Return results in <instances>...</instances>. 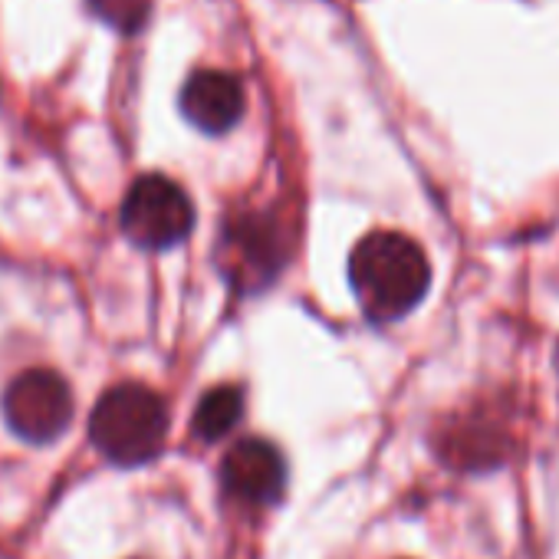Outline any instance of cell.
Returning a JSON list of instances; mask_svg holds the SVG:
<instances>
[{
  "mask_svg": "<svg viewBox=\"0 0 559 559\" xmlns=\"http://www.w3.org/2000/svg\"><path fill=\"white\" fill-rule=\"evenodd\" d=\"M221 484L243 503H273L287 487V461L263 438L237 441L221 464Z\"/></svg>",
  "mask_w": 559,
  "mask_h": 559,
  "instance_id": "5b68a950",
  "label": "cell"
},
{
  "mask_svg": "<svg viewBox=\"0 0 559 559\" xmlns=\"http://www.w3.org/2000/svg\"><path fill=\"white\" fill-rule=\"evenodd\" d=\"M181 112L198 132L224 135L243 116V86L224 70H198L181 86Z\"/></svg>",
  "mask_w": 559,
  "mask_h": 559,
  "instance_id": "52a82bcc",
  "label": "cell"
},
{
  "mask_svg": "<svg viewBox=\"0 0 559 559\" xmlns=\"http://www.w3.org/2000/svg\"><path fill=\"white\" fill-rule=\"evenodd\" d=\"M90 8L119 34H139L152 14V0H90Z\"/></svg>",
  "mask_w": 559,
  "mask_h": 559,
  "instance_id": "9c48e42d",
  "label": "cell"
},
{
  "mask_svg": "<svg viewBox=\"0 0 559 559\" xmlns=\"http://www.w3.org/2000/svg\"><path fill=\"white\" fill-rule=\"evenodd\" d=\"M122 230L135 247L168 250L178 247L194 227L191 198L165 175H142L129 185L122 201Z\"/></svg>",
  "mask_w": 559,
  "mask_h": 559,
  "instance_id": "3957f363",
  "label": "cell"
},
{
  "mask_svg": "<svg viewBox=\"0 0 559 559\" xmlns=\"http://www.w3.org/2000/svg\"><path fill=\"white\" fill-rule=\"evenodd\" d=\"M349 287L372 323H395L431 287L428 253L399 230H372L349 253Z\"/></svg>",
  "mask_w": 559,
  "mask_h": 559,
  "instance_id": "6da1fadb",
  "label": "cell"
},
{
  "mask_svg": "<svg viewBox=\"0 0 559 559\" xmlns=\"http://www.w3.org/2000/svg\"><path fill=\"white\" fill-rule=\"evenodd\" d=\"M4 418L17 438L50 444L73 421V392L53 369L21 372L4 392Z\"/></svg>",
  "mask_w": 559,
  "mask_h": 559,
  "instance_id": "277c9868",
  "label": "cell"
},
{
  "mask_svg": "<svg viewBox=\"0 0 559 559\" xmlns=\"http://www.w3.org/2000/svg\"><path fill=\"white\" fill-rule=\"evenodd\" d=\"M90 438L99 454L119 467H139L158 457L168 438V405L139 382L109 389L90 418Z\"/></svg>",
  "mask_w": 559,
  "mask_h": 559,
  "instance_id": "7a4b0ae2",
  "label": "cell"
},
{
  "mask_svg": "<svg viewBox=\"0 0 559 559\" xmlns=\"http://www.w3.org/2000/svg\"><path fill=\"white\" fill-rule=\"evenodd\" d=\"M243 418V392L234 385H217L204 392V399L194 408V435L201 441H221L237 428Z\"/></svg>",
  "mask_w": 559,
  "mask_h": 559,
  "instance_id": "ba28073f",
  "label": "cell"
},
{
  "mask_svg": "<svg viewBox=\"0 0 559 559\" xmlns=\"http://www.w3.org/2000/svg\"><path fill=\"white\" fill-rule=\"evenodd\" d=\"M221 263L240 290H257L284 263V240L263 217H237L224 234Z\"/></svg>",
  "mask_w": 559,
  "mask_h": 559,
  "instance_id": "8992f818",
  "label": "cell"
}]
</instances>
